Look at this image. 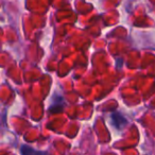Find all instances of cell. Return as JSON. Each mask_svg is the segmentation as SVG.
Returning <instances> with one entry per match:
<instances>
[{"mask_svg":"<svg viewBox=\"0 0 155 155\" xmlns=\"http://www.w3.org/2000/svg\"><path fill=\"white\" fill-rule=\"evenodd\" d=\"M21 154L22 155H48V153L34 150V149L30 148V147H28V146H22Z\"/></svg>","mask_w":155,"mask_h":155,"instance_id":"obj_1","label":"cell"}]
</instances>
